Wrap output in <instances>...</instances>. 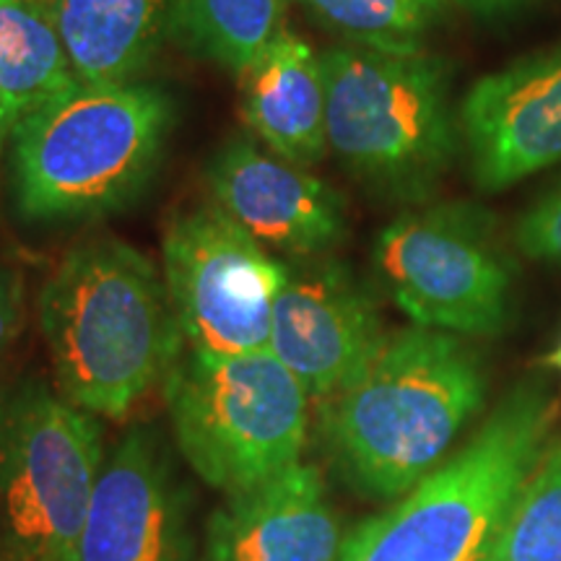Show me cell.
<instances>
[{"instance_id":"obj_12","label":"cell","mask_w":561,"mask_h":561,"mask_svg":"<svg viewBox=\"0 0 561 561\" xmlns=\"http://www.w3.org/2000/svg\"><path fill=\"white\" fill-rule=\"evenodd\" d=\"M210 203L280 261L322 257L341 242V195L310 172L248 138H231L208 167Z\"/></svg>"},{"instance_id":"obj_7","label":"cell","mask_w":561,"mask_h":561,"mask_svg":"<svg viewBox=\"0 0 561 561\" xmlns=\"http://www.w3.org/2000/svg\"><path fill=\"white\" fill-rule=\"evenodd\" d=\"M107 447L102 419L37 377L0 390V525L13 561H79Z\"/></svg>"},{"instance_id":"obj_18","label":"cell","mask_w":561,"mask_h":561,"mask_svg":"<svg viewBox=\"0 0 561 561\" xmlns=\"http://www.w3.org/2000/svg\"><path fill=\"white\" fill-rule=\"evenodd\" d=\"M289 0H180L174 32L198 55L244 76L286 32Z\"/></svg>"},{"instance_id":"obj_17","label":"cell","mask_w":561,"mask_h":561,"mask_svg":"<svg viewBox=\"0 0 561 561\" xmlns=\"http://www.w3.org/2000/svg\"><path fill=\"white\" fill-rule=\"evenodd\" d=\"M76 83L50 0H0V157L26 117Z\"/></svg>"},{"instance_id":"obj_6","label":"cell","mask_w":561,"mask_h":561,"mask_svg":"<svg viewBox=\"0 0 561 561\" xmlns=\"http://www.w3.org/2000/svg\"><path fill=\"white\" fill-rule=\"evenodd\" d=\"M322 66L328 149L377 191L424 198L450 167L460 133L439 62L424 50L343 45L322 55Z\"/></svg>"},{"instance_id":"obj_4","label":"cell","mask_w":561,"mask_h":561,"mask_svg":"<svg viewBox=\"0 0 561 561\" xmlns=\"http://www.w3.org/2000/svg\"><path fill=\"white\" fill-rule=\"evenodd\" d=\"M549 426L543 392H512L462 450L348 530L339 561H483Z\"/></svg>"},{"instance_id":"obj_23","label":"cell","mask_w":561,"mask_h":561,"mask_svg":"<svg viewBox=\"0 0 561 561\" xmlns=\"http://www.w3.org/2000/svg\"><path fill=\"white\" fill-rule=\"evenodd\" d=\"M458 3L460 9L473 11V13H483V16H494V13H504L510 9H515L517 0H453Z\"/></svg>"},{"instance_id":"obj_11","label":"cell","mask_w":561,"mask_h":561,"mask_svg":"<svg viewBox=\"0 0 561 561\" xmlns=\"http://www.w3.org/2000/svg\"><path fill=\"white\" fill-rule=\"evenodd\" d=\"M191 510L149 426L112 445L83 523L79 561H193Z\"/></svg>"},{"instance_id":"obj_14","label":"cell","mask_w":561,"mask_h":561,"mask_svg":"<svg viewBox=\"0 0 561 561\" xmlns=\"http://www.w3.org/2000/svg\"><path fill=\"white\" fill-rule=\"evenodd\" d=\"M346 528L314 462L224 496L203 533V561H339Z\"/></svg>"},{"instance_id":"obj_9","label":"cell","mask_w":561,"mask_h":561,"mask_svg":"<svg viewBox=\"0 0 561 561\" xmlns=\"http://www.w3.org/2000/svg\"><path fill=\"white\" fill-rule=\"evenodd\" d=\"M377 268L416 325L496 335L507 322L510 268L471 206L442 203L398 216L377 240Z\"/></svg>"},{"instance_id":"obj_10","label":"cell","mask_w":561,"mask_h":561,"mask_svg":"<svg viewBox=\"0 0 561 561\" xmlns=\"http://www.w3.org/2000/svg\"><path fill=\"white\" fill-rule=\"evenodd\" d=\"M367 289L331 257L291 261L273 305L268 351L310 390L314 405L331 398L385 341Z\"/></svg>"},{"instance_id":"obj_22","label":"cell","mask_w":561,"mask_h":561,"mask_svg":"<svg viewBox=\"0 0 561 561\" xmlns=\"http://www.w3.org/2000/svg\"><path fill=\"white\" fill-rule=\"evenodd\" d=\"M26 297L24 278L9 263H0V359L9 354L24 328Z\"/></svg>"},{"instance_id":"obj_13","label":"cell","mask_w":561,"mask_h":561,"mask_svg":"<svg viewBox=\"0 0 561 561\" xmlns=\"http://www.w3.org/2000/svg\"><path fill=\"white\" fill-rule=\"evenodd\" d=\"M458 128L481 191H507L561 161V45L476 81Z\"/></svg>"},{"instance_id":"obj_20","label":"cell","mask_w":561,"mask_h":561,"mask_svg":"<svg viewBox=\"0 0 561 561\" xmlns=\"http://www.w3.org/2000/svg\"><path fill=\"white\" fill-rule=\"evenodd\" d=\"M314 16L351 39L382 53H421L445 0H299Z\"/></svg>"},{"instance_id":"obj_8","label":"cell","mask_w":561,"mask_h":561,"mask_svg":"<svg viewBox=\"0 0 561 561\" xmlns=\"http://www.w3.org/2000/svg\"><path fill=\"white\" fill-rule=\"evenodd\" d=\"M289 263L261 248L214 203L172 216L161 276L187 351L234 356L268 348Z\"/></svg>"},{"instance_id":"obj_21","label":"cell","mask_w":561,"mask_h":561,"mask_svg":"<svg viewBox=\"0 0 561 561\" xmlns=\"http://www.w3.org/2000/svg\"><path fill=\"white\" fill-rule=\"evenodd\" d=\"M520 250L541 261H561V187L538 201L517 224Z\"/></svg>"},{"instance_id":"obj_2","label":"cell","mask_w":561,"mask_h":561,"mask_svg":"<svg viewBox=\"0 0 561 561\" xmlns=\"http://www.w3.org/2000/svg\"><path fill=\"white\" fill-rule=\"evenodd\" d=\"M37 310L55 390L96 419H128L187 351L161 268L115 237L76 244Z\"/></svg>"},{"instance_id":"obj_25","label":"cell","mask_w":561,"mask_h":561,"mask_svg":"<svg viewBox=\"0 0 561 561\" xmlns=\"http://www.w3.org/2000/svg\"><path fill=\"white\" fill-rule=\"evenodd\" d=\"M549 364H551V367H557L559 375H561V343H559V348L549 356Z\"/></svg>"},{"instance_id":"obj_1","label":"cell","mask_w":561,"mask_h":561,"mask_svg":"<svg viewBox=\"0 0 561 561\" xmlns=\"http://www.w3.org/2000/svg\"><path fill=\"white\" fill-rule=\"evenodd\" d=\"M486 396L476 351L455 333H388L351 380L318 403L328 462L356 494L396 502L450 458Z\"/></svg>"},{"instance_id":"obj_5","label":"cell","mask_w":561,"mask_h":561,"mask_svg":"<svg viewBox=\"0 0 561 561\" xmlns=\"http://www.w3.org/2000/svg\"><path fill=\"white\" fill-rule=\"evenodd\" d=\"M161 392L182 460L224 496L301 460L314 401L268 348L234 356L185 351Z\"/></svg>"},{"instance_id":"obj_3","label":"cell","mask_w":561,"mask_h":561,"mask_svg":"<svg viewBox=\"0 0 561 561\" xmlns=\"http://www.w3.org/2000/svg\"><path fill=\"white\" fill-rule=\"evenodd\" d=\"M174 123L164 89L144 81L76 83L26 117L5 161L26 221L115 214L157 172Z\"/></svg>"},{"instance_id":"obj_19","label":"cell","mask_w":561,"mask_h":561,"mask_svg":"<svg viewBox=\"0 0 561 561\" xmlns=\"http://www.w3.org/2000/svg\"><path fill=\"white\" fill-rule=\"evenodd\" d=\"M483 561H561V445L536 462Z\"/></svg>"},{"instance_id":"obj_16","label":"cell","mask_w":561,"mask_h":561,"mask_svg":"<svg viewBox=\"0 0 561 561\" xmlns=\"http://www.w3.org/2000/svg\"><path fill=\"white\" fill-rule=\"evenodd\" d=\"M79 83H123L149 66L174 32L180 0H50Z\"/></svg>"},{"instance_id":"obj_15","label":"cell","mask_w":561,"mask_h":561,"mask_svg":"<svg viewBox=\"0 0 561 561\" xmlns=\"http://www.w3.org/2000/svg\"><path fill=\"white\" fill-rule=\"evenodd\" d=\"M244 79L242 112L265 149L310 167L328 151V83L322 55L286 30Z\"/></svg>"},{"instance_id":"obj_24","label":"cell","mask_w":561,"mask_h":561,"mask_svg":"<svg viewBox=\"0 0 561 561\" xmlns=\"http://www.w3.org/2000/svg\"><path fill=\"white\" fill-rule=\"evenodd\" d=\"M0 561H13V553H11V549H9V543H5L3 525H0Z\"/></svg>"}]
</instances>
